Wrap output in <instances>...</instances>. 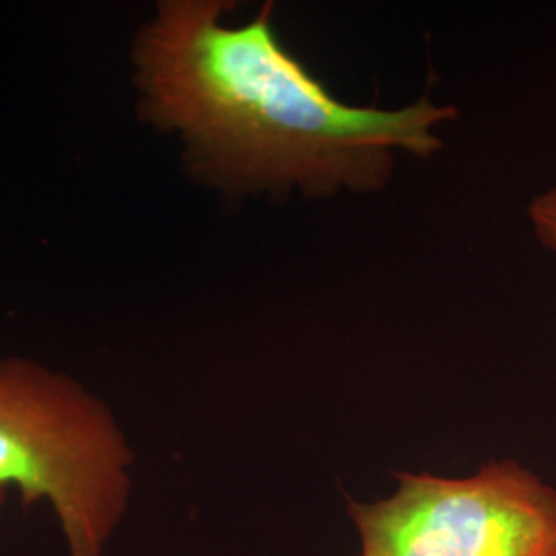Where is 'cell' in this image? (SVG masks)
Wrapping results in <instances>:
<instances>
[{"mask_svg": "<svg viewBox=\"0 0 556 556\" xmlns=\"http://www.w3.org/2000/svg\"><path fill=\"white\" fill-rule=\"evenodd\" d=\"M227 0H161L132 46L140 118L176 135L194 178L231 194L381 192L397 155L431 160L456 105H353L280 41L275 4L231 25Z\"/></svg>", "mask_w": 556, "mask_h": 556, "instance_id": "6da1fadb", "label": "cell"}, {"mask_svg": "<svg viewBox=\"0 0 556 556\" xmlns=\"http://www.w3.org/2000/svg\"><path fill=\"white\" fill-rule=\"evenodd\" d=\"M132 466L101 397L38 361L0 358V489L52 507L66 556H105L130 507Z\"/></svg>", "mask_w": 556, "mask_h": 556, "instance_id": "7a4b0ae2", "label": "cell"}, {"mask_svg": "<svg viewBox=\"0 0 556 556\" xmlns=\"http://www.w3.org/2000/svg\"><path fill=\"white\" fill-rule=\"evenodd\" d=\"M358 556H556V489L514 459L470 477L400 472L396 491L349 503Z\"/></svg>", "mask_w": 556, "mask_h": 556, "instance_id": "3957f363", "label": "cell"}, {"mask_svg": "<svg viewBox=\"0 0 556 556\" xmlns=\"http://www.w3.org/2000/svg\"><path fill=\"white\" fill-rule=\"evenodd\" d=\"M528 219L538 241L556 254V184L536 194L528 204Z\"/></svg>", "mask_w": 556, "mask_h": 556, "instance_id": "277c9868", "label": "cell"}]
</instances>
